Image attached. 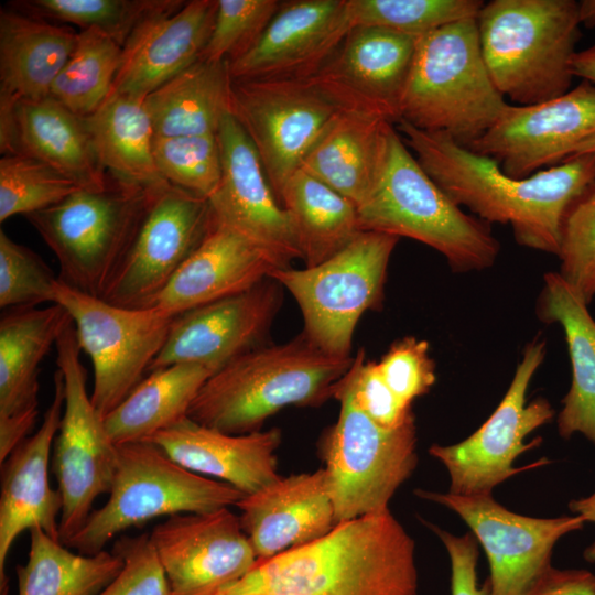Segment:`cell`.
Returning a JSON list of instances; mask_svg holds the SVG:
<instances>
[{"label": "cell", "mask_w": 595, "mask_h": 595, "mask_svg": "<svg viewBox=\"0 0 595 595\" xmlns=\"http://www.w3.org/2000/svg\"><path fill=\"white\" fill-rule=\"evenodd\" d=\"M429 176L458 206L490 224L509 225L520 246L558 256L563 218L573 201L595 182V154L572 155L524 178L506 174L494 159L443 132L394 123Z\"/></svg>", "instance_id": "1"}, {"label": "cell", "mask_w": 595, "mask_h": 595, "mask_svg": "<svg viewBox=\"0 0 595 595\" xmlns=\"http://www.w3.org/2000/svg\"><path fill=\"white\" fill-rule=\"evenodd\" d=\"M415 543L386 509L258 561L213 595H416Z\"/></svg>", "instance_id": "2"}, {"label": "cell", "mask_w": 595, "mask_h": 595, "mask_svg": "<svg viewBox=\"0 0 595 595\" xmlns=\"http://www.w3.org/2000/svg\"><path fill=\"white\" fill-rule=\"evenodd\" d=\"M354 357L326 354L301 333L262 345L214 372L192 402L187 418L228 434L260 431L285 407H315L333 398Z\"/></svg>", "instance_id": "3"}, {"label": "cell", "mask_w": 595, "mask_h": 595, "mask_svg": "<svg viewBox=\"0 0 595 595\" xmlns=\"http://www.w3.org/2000/svg\"><path fill=\"white\" fill-rule=\"evenodd\" d=\"M477 26L487 71L505 99L529 106L571 89L581 37L577 1L491 0Z\"/></svg>", "instance_id": "4"}, {"label": "cell", "mask_w": 595, "mask_h": 595, "mask_svg": "<svg viewBox=\"0 0 595 595\" xmlns=\"http://www.w3.org/2000/svg\"><path fill=\"white\" fill-rule=\"evenodd\" d=\"M357 212L361 231L418 240L440 252L455 272L490 268L500 250L489 224L467 215L448 197L396 127L382 172Z\"/></svg>", "instance_id": "5"}, {"label": "cell", "mask_w": 595, "mask_h": 595, "mask_svg": "<svg viewBox=\"0 0 595 595\" xmlns=\"http://www.w3.org/2000/svg\"><path fill=\"white\" fill-rule=\"evenodd\" d=\"M508 106L483 58L477 18L418 37L399 120L469 147Z\"/></svg>", "instance_id": "6"}, {"label": "cell", "mask_w": 595, "mask_h": 595, "mask_svg": "<svg viewBox=\"0 0 595 595\" xmlns=\"http://www.w3.org/2000/svg\"><path fill=\"white\" fill-rule=\"evenodd\" d=\"M151 188L109 176L104 187L80 188L26 216L57 258L61 282L102 298L136 234Z\"/></svg>", "instance_id": "7"}, {"label": "cell", "mask_w": 595, "mask_h": 595, "mask_svg": "<svg viewBox=\"0 0 595 595\" xmlns=\"http://www.w3.org/2000/svg\"><path fill=\"white\" fill-rule=\"evenodd\" d=\"M244 496L226 483L184 468L151 442L118 445V466L108 500L91 511L66 547L96 554L131 527L162 516L235 506Z\"/></svg>", "instance_id": "8"}, {"label": "cell", "mask_w": 595, "mask_h": 595, "mask_svg": "<svg viewBox=\"0 0 595 595\" xmlns=\"http://www.w3.org/2000/svg\"><path fill=\"white\" fill-rule=\"evenodd\" d=\"M345 375L333 391L337 421L321 442L336 523L389 509L418 464L414 415L397 429L379 426L355 402Z\"/></svg>", "instance_id": "9"}, {"label": "cell", "mask_w": 595, "mask_h": 595, "mask_svg": "<svg viewBox=\"0 0 595 595\" xmlns=\"http://www.w3.org/2000/svg\"><path fill=\"white\" fill-rule=\"evenodd\" d=\"M399 239L385 232L360 231L320 264L270 272L269 277L299 304L302 333L321 350L350 357L353 335L361 315L382 304L389 260Z\"/></svg>", "instance_id": "10"}, {"label": "cell", "mask_w": 595, "mask_h": 595, "mask_svg": "<svg viewBox=\"0 0 595 595\" xmlns=\"http://www.w3.org/2000/svg\"><path fill=\"white\" fill-rule=\"evenodd\" d=\"M55 347L64 382V411L54 441L53 468L63 498L60 541L66 545L86 522L96 498L109 493L118 466V446L87 392V374L72 318Z\"/></svg>", "instance_id": "11"}, {"label": "cell", "mask_w": 595, "mask_h": 595, "mask_svg": "<svg viewBox=\"0 0 595 595\" xmlns=\"http://www.w3.org/2000/svg\"><path fill=\"white\" fill-rule=\"evenodd\" d=\"M54 303L69 314L79 348L90 358L94 368L90 398L105 419L149 371L165 344L174 317L155 307L113 305L60 280Z\"/></svg>", "instance_id": "12"}, {"label": "cell", "mask_w": 595, "mask_h": 595, "mask_svg": "<svg viewBox=\"0 0 595 595\" xmlns=\"http://www.w3.org/2000/svg\"><path fill=\"white\" fill-rule=\"evenodd\" d=\"M545 354L547 340L534 337L524 347L505 397L486 422L459 443L434 444L429 448V454L448 472L450 493L489 495L497 485L530 468L515 467L513 461L540 444L541 437L528 444L523 440L554 415L553 408L544 398L527 403L529 385Z\"/></svg>", "instance_id": "13"}, {"label": "cell", "mask_w": 595, "mask_h": 595, "mask_svg": "<svg viewBox=\"0 0 595 595\" xmlns=\"http://www.w3.org/2000/svg\"><path fill=\"white\" fill-rule=\"evenodd\" d=\"M339 111L312 77L231 83V115L256 148L275 195Z\"/></svg>", "instance_id": "14"}, {"label": "cell", "mask_w": 595, "mask_h": 595, "mask_svg": "<svg viewBox=\"0 0 595 595\" xmlns=\"http://www.w3.org/2000/svg\"><path fill=\"white\" fill-rule=\"evenodd\" d=\"M210 219L207 198L170 183L151 188L136 234L101 299L122 307H152L204 238Z\"/></svg>", "instance_id": "15"}, {"label": "cell", "mask_w": 595, "mask_h": 595, "mask_svg": "<svg viewBox=\"0 0 595 595\" xmlns=\"http://www.w3.org/2000/svg\"><path fill=\"white\" fill-rule=\"evenodd\" d=\"M414 494L456 512L485 550L487 595H522L551 565L552 550L565 534L581 530L578 516L533 518L512 512L489 495H456L425 489Z\"/></svg>", "instance_id": "16"}, {"label": "cell", "mask_w": 595, "mask_h": 595, "mask_svg": "<svg viewBox=\"0 0 595 595\" xmlns=\"http://www.w3.org/2000/svg\"><path fill=\"white\" fill-rule=\"evenodd\" d=\"M595 134V84L582 80L551 100L510 105L469 147L498 162L515 178H524L572 156Z\"/></svg>", "instance_id": "17"}, {"label": "cell", "mask_w": 595, "mask_h": 595, "mask_svg": "<svg viewBox=\"0 0 595 595\" xmlns=\"http://www.w3.org/2000/svg\"><path fill=\"white\" fill-rule=\"evenodd\" d=\"M223 174L208 198L213 217L264 251L279 268L302 259L292 221L280 204L259 154L229 113L218 129Z\"/></svg>", "instance_id": "18"}, {"label": "cell", "mask_w": 595, "mask_h": 595, "mask_svg": "<svg viewBox=\"0 0 595 595\" xmlns=\"http://www.w3.org/2000/svg\"><path fill=\"white\" fill-rule=\"evenodd\" d=\"M150 539L172 595H213L258 562L239 516L228 507L171 516Z\"/></svg>", "instance_id": "19"}, {"label": "cell", "mask_w": 595, "mask_h": 595, "mask_svg": "<svg viewBox=\"0 0 595 595\" xmlns=\"http://www.w3.org/2000/svg\"><path fill=\"white\" fill-rule=\"evenodd\" d=\"M282 300V285L269 277L247 291L174 316L149 371L174 364H201L216 372L264 345Z\"/></svg>", "instance_id": "20"}, {"label": "cell", "mask_w": 595, "mask_h": 595, "mask_svg": "<svg viewBox=\"0 0 595 595\" xmlns=\"http://www.w3.org/2000/svg\"><path fill=\"white\" fill-rule=\"evenodd\" d=\"M416 42L389 29L355 26L312 79L340 110L394 125Z\"/></svg>", "instance_id": "21"}, {"label": "cell", "mask_w": 595, "mask_h": 595, "mask_svg": "<svg viewBox=\"0 0 595 595\" xmlns=\"http://www.w3.org/2000/svg\"><path fill=\"white\" fill-rule=\"evenodd\" d=\"M353 29L346 0H290L256 45L229 63L232 79L310 78Z\"/></svg>", "instance_id": "22"}, {"label": "cell", "mask_w": 595, "mask_h": 595, "mask_svg": "<svg viewBox=\"0 0 595 595\" xmlns=\"http://www.w3.org/2000/svg\"><path fill=\"white\" fill-rule=\"evenodd\" d=\"M54 394L40 429L24 439L1 464L0 595H8L6 562L15 539L25 530L41 529L60 540L63 509L60 490L48 479V459L58 432L63 407V375L54 372Z\"/></svg>", "instance_id": "23"}, {"label": "cell", "mask_w": 595, "mask_h": 595, "mask_svg": "<svg viewBox=\"0 0 595 595\" xmlns=\"http://www.w3.org/2000/svg\"><path fill=\"white\" fill-rule=\"evenodd\" d=\"M71 320L53 303L6 310L0 320V463L37 418L39 366Z\"/></svg>", "instance_id": "24"}, {"label": "cell", "mask_w": 595, "mask_h": 595, "mask_svg": "<svg viewBox=\"0 0 595 595\" xmlns=\"http://www.w3.org/2000/svg\"><path fill=\"white\" fill-rule=\"evenodd\" d=\"M235 506L258 561L317 540L337 524L324 468L280 476Z\"/></svg>", "instance_id": "25"}, {"label": "cell", "mask_w": 595, "mask_h": 595, "mask_svg": "<svg viewBox=\"0 0 595 595\" xmlns=\"http://www.w3.org/2000/svg\"><path fill=\"white\" fill-rule=\"evenodd\" d=\"M217 4V0L186 1L177 11L140 24L122 46L110 94L145 98L201 60Z\"/></svg>", "instance_id": "26"}, {"label": "cell", "mask_w": 595, "mask_h": 595, "mask_svg": "<svg viewBox=\"0 0 595 595\" xmlns=\"http://www.w3.org/2000/svg\"><path fill=\"white\" fill-rule=\"evenodd\" d=\"M281 440L278 428L228 434L185 418L148 442L184 468L250 495L280 477L277 450Z\"/></svg>", "instance_id": "27"}, {"label": "cell", "mask_w": 595, "mask_h": 595, "mask_svg": "<svg viewBox=\"0 0 595 595\" xmlns=\"http://www.w3.org/2000/svg\"><path fill=\"white\" fill-rule=\"evenodd\" d=\"M278 268L264 251L212 215L204 238L152 307L174 317L247 291Z\"/></svg>", "instance_id": "28"}, {"label": "cell", "mask_w": 595, "mask_h": 595, "mask_svg": "<svg viewBox=\"0 0 595 595\" xmlns=\"http://www.w3.org/2000/svg\"><path fill=\"white\" fill-rule=\"evenodd\" d=\"M0 150L36 159L83 188L104 187L109 175L96 155L85 117L51 97L0 110Z\"/></svg>", "instance_id": "29"}, {"label": "cell", "mask_w": 595, "mask_h": 595, "mask_svg": "<svg viewBox=\"0 0 595 595\" xmlns=\"http://www.w3.org/2000/svg\"><path fill=\"white\" fill-rule=\"evenodd\" d=\"M78 32L13 7L0 10V110L50 97Z\"/></svg>", "instance_id": "30"}, {"label": "cell", "mask_w": 595, "mask_h": 595, "mask_svg": "<svg viewBox=\"0 0 595 595\" xmlns=\"http://www.w3.org/2000/svg\"><path fill=\"white\" fill-rule=\"evenodd\" d=\"M393 128L385 118L340 110L300 169L358 207L382 172Z\"/></svg>", "instance_id": "31"}, {"label": "cell", "mask_w": 595, "mask_h": 595, "mask_svg": "<svg viewBox=\"0 0 595 595\" xmlns=\"http://www.w3.org/2000/svg\"><path fill=\"white\" fill-rule=\"evenodd\" d=\"M588 304L559 272H547L537 301V316L564 333L572 381L562 400L558 431L563 439L583 434L595 444V320Z\"/></svg>", "instance_id": "32"}, {"label": "cell", "mask_w": 595, "mask_h": 595, "mask_svg": "<svg viewBox=\"0 0 595 595\" xmlns=\"http://www.w3.org/2000/svg\"><path fill=\"white\" fill-rule=\"evenodd\" d=\"M229 62L196 63L149 94L145 108L154 138L217 134L231 113Z\"/></svg>", "instance_id": "33"}, {"label": "cell", "mask_w": 595, "mask_h": 595, "mask_svg": "<svg viewBox=\"0 0 595 595\" xmlns=\"http://www.w3.org/2000/svg\"><path fill=\"white\" fill-rule=\"evenodd\" d=\"M150 372L104 419L117 446L149 441L187 418L199 389L215 371L201 364H174Z\"/></svg>", "instance_id": "34"}, {"label": "cell", "mask_w": 595, "mask_h": 595, "mask_svg": "<svg viewBox=\"0 0 595 595\" xmlns=\"http://www.w3.org/2000/svg\"><path fill=\"white\" fill-rule=\"evenodd\" d=\"M145 98L110 94L85 117L99 163L112 178L144 188L167 183L153 155L154 132Z\"/></svg>", "instance_id": "35"}, {"label": "cell", "mask_w": 595, "mask_h": 595, "mask_svg": "<svg viewBox=\"0 0 595 595\" xmlns=\"http://www.w3.org/2000/svg\"><path fill=\"white\" fill-rule=\"evenodd\" d=\"M277 197L292 221L305 267L326 261L361 231L356 205L302 169Z\"/></svg>", "instance_id": "36"}, {"label": "cell", "mask_w": 595, "mask_h": 595, "mask_svg": "<svg viewBox=\"0 0 595 595\" xmlns=\"http://www.w3.org/2000/svg\"><path fill=\"white\" fill-rule=\"evenodd\" d=\"M30 536L28 561L17 566L19 595H97L123 566L115 551L74 553L41 529Z\"/></svg>", "instance_id": "37"}, {"label": "cell", "mask_w": 595, "mask_h": 595, "mask_svg": "<svg viewBox=\"0 0 595 595\" xmlns=\"http://www.w3.org/2000/svg\"><path fill=\"white\" fill-rule=\"evenodd\" d=\"M121 54L122 46L109 35L93 29L78 32L50 97L77 116L93 115L111 91Z\"/></svg>", "instance_id": "38"}, {"label": "cell", "mask_w": 595, "mask_h": 595, "mask_svg": "<svg viewBox=\"0 0 595 595\" xmlns=\"http://www.w3.org/2000/svg\"><path fill=\"white\" fill-rule=\"evenodd\" d=\"M182 0H24L11 7L47 21L100 31L121 46L150 18L177 11Z\"/></svg>", "instance_id": "39"}, {"label": "cell", "mask_w": 595, "mask_h": 595, "mask_svg": "<svg viewBox=\"0 0 595 595\" xmlns=\"http://www.w3.org/2000/svg\"><path fill=\"white\" fill-rule=\"evenodd\" d=\"M353 28L378 26L420 37L443 25L477 18L480 0H346Z\"/></svg>", "instance_id": "40"}, {"label": "cell", "mask_w": 595, "mask_h": 595, "mask_svg": "<svg viewBox=\"0 0 595 595\" xmlns=\"http://www.w3.org/2000/svg\"><path fill=\"white\" fill-rule=\"evenodd\" d=\"M83 188L54 167L26 155L0 159V221L51 207Z\"/></svg>", "instance_id": "41"}, {"label": "cell", "mask_w": 595, "mask_h": 595, "mask_svg": "<svg viewBox=\"0 0 595 595\" xmlns=\"http://www.w3.org/2000/svg\"><path fill=\"white\" fill-rule=\"evenodd\" d=\"M153 155L160 175L174 186L208 199L220 184L217 134L154 138Z\"/></svg>", "instance_id": "42"}, {"label": "cell", "mask_w": 595, "mask_h": 595, "mask_svg": "<svg viewBox=\"0 0 595 595\" xmlns=\"http://www.w3.org/2000/svg\"><path fill=\"white\" fill-rule=\"evenodd\" d=\"M558 258V272L589 304L595 298V182L565 213Z\"/></svg>", "instance_id": "43"}, {"label": "cell", "mask_w": 595, "mask_h": 595, "mask_svg": "<svg viewBox=\"0 0 595 595\" xmlns=\"http://www.w3.org/2000/svg\"><path fill=\"white\" fill-rule=\"evenodd\" d=\"M208 43L201 58L234 62L249 52L278 12V0H217Z\"/></svg>", "instance_id": "44"}, {"label": "cell", "mask_w": 595, "mask_h": 595, "mask_svg": "<svg viewBox=\"0 0 595 595\" xmlns=\"http://www.w3.org/2000/svg\"><path fill=\"white\" fill-rule=\"evenodd\" d=\"M55 277L44 260L0 230V306L33 307L55 301Z\"/></svg>", "instance_id": "45"}, {"label": "cell", "mask_w": 595, "mask_h": 595, "mask_svg": "<svg viewBox=\"0 0 595 595\" xmlns=\"http://www.w3.org/2000/svg\"><path fill=\"white\" fill-rule=\"evenodd\" d=\"M429 351L426 340L405 336L393 342L377 363L386 383L409 405L435 383V364Z\"/></svg>", "instance_id": "46"}, {"label": "cell", "mask_w": 595, "mask_h": 595, "mask_svg": "<svg viewBox=\"0 0 595 595\" xmlns=\"http://www.w3.org/2000/svg\"><path fill=\"white\" fill-rule=\"evenodd\" d=\"M113 551L121 556L123 566L97 595H172L150 534L122 537Z\"/></svg>", "instance_id": "47"}, {"label": "cell", "mask_w": 595, "mask_h": 595, "mask_svg": "<svg viewBox=\"0 0 595 595\" xmlns=\"http://www.w3.org/2000/svg\"><path fill=\"white\" fill-rule=\"evenodd\" d=\"M357 405L376 424L392 430L414 415L412 405L404 403L381 377L377 363L366 359L360 349L345 375Z\"/></svg>", "instance_id": "48"}, {"label": "cell", "mask_w": 595, "mask_h": 595, "mask_svg": "<svg viewBox=\"0 0 595 595\" xmlns=\"http://www.w3.org/2000/svg\"><path fill=\"white\" fill-rule=\"evenodd\" d=\"M444 544L451 562L452 595H487V586H478L477 563L479 543L472 532L455 536L440 527L424 521Z\"/></svg>", "instance_id": "49"}, {"label": "cell", "mask_w": 595, "mask_h": 595, "mask_svg": "<svg viewBox=\"0 0 595 595\" xmlns=\"http://www.w3.org/2000/svg\"><path fill=\"white\" fill-rule=\"evenodd\" d=\"M522 595H595V574L551 566Z\"/></svg>", "instance_id": "50"}, {"label": "cell", "mask_w": 595, "mask_h": 595, "mask_svg": "<svg viewBox=\"0 0 595 595\" xmlns=\"http://www.w3.org/2000/svg\"><path fill=\"white\" fill-rule=\"evenodd\" d=\"M569 508L573 513L581 516L585 522L595 523V493L588 497L571 500ZM583 556L587 562L595 563V540L585 549Z\"/></svg>", "instance_id": "51"}, {"label": "cell", "mask_w": 595, "mask_h": 595, "mask_svg": "<svg viewBox=\"0 0 595 595\" xmlns=\"http://www.w3.org/2000/svg\"><path fill=\"white\" fill-rule=\"evenodd\" d=\"M572 73L583 80L595 84V44L576 52L572 60Z\"/></svg>", "instance_id": "52"}, {"label": "cell", "mask_w": 595, "mask_h": 595, "mask_svg": "<svg viewBox=\"0 0 595 595\" xmlns=\"http://www.w3.org/2000/svg\"><path fill=\"white\" fill-rule=\"evenodd\" d=\"M577 8L581 25L586 29H595V0L578 1Z\"/></svg>", "instance_id": "53"}, {"label": "cell", "mask_w": 595, "mask_h": 595, "mask_svg": "<svg viewBox=\"0 0 595 595\" xmlns=\"http://www.w3.org/2000/svg\"><path fill=\"white\" fill-rule=\"evenodd\" d=\"M582 153H593L595 154V134L584 141L575 151L573 155Z\"/></svg>", "instance_id": "54"}]
</instances>
